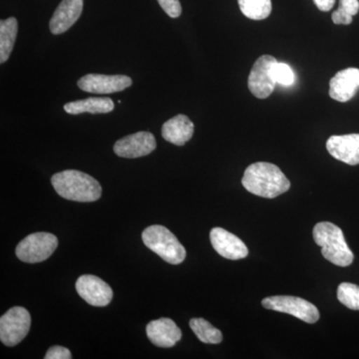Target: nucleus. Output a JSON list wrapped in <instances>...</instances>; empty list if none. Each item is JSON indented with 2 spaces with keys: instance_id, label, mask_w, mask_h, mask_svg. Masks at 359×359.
I'll return each instance as SVG.
<instances>
[{
  "instance_id": "1",
  "label": "nucleus",
  "mask_w": 359,
  "mask_h": 359,
  "mask_svg": "<svg viewBox=\"0 0 359 359\" xmlns=\"http://www.w3.org/2000/svg\"><path fill=\"white\" fill-rule=\"evenodd\" d=\"M242 184L250 193L268 199L278 197L290 188V182L282 170L266 162L250 165L245 169Z\"/></svg>"
},
{
  "instance_id": "2",
  "label": "nucleus",
  "mask_w": 359,
  "mask_h": 359,
  "mask_svg": "<svg viewBox=\"0 0 359 359\" xmlns=\"http://www.w3.org/2000/svg\"><path fill=\"white\" fill-rule=\"evenodd\" d=\"M51 184L60 197L74 202H95L102 195L100 183L77 170H65L53 175Z\"/></svg>"
},
{
  "instance_id": "3",
  "label": "nucleus",
  "mask_w": 359,
  "mask_h": 359,
  "mask_svg": "<svg viewBox=\"0 0 359 359\" xmlns=\"http://www.w3.org/2000/svg\"><path fill=\"white\" fill-rule=\"evenodd\" d=\"M314 242L321 248V254L335 266H346L353 264V252L347 245L341 229L330 222H320L313 228Z\"/></svg>"
},
{
  "instance_id": "4",
  "label": "nucleus",
  "mask_w": 359,
  "mask_h": 359,
  "mask_svg": "<svg viewBox=\"0 0 359 359\" xmlns=\"http://www.w3.org/2000/svg\"><path fill=\"white\" fill-rule=\"evenodd\" d=\"M142 240L148 249L171 264H180L186 259V249L172 231L164 226L154 224L142 233Z\"/></svg>"
},
{
  "instance_id": "5",
  "label": "nucleus",
  "mask_w": 359,
  "mask_h": 359,
  "mask_svg": "<svg viewBox=\"0 0 359 359\" xmlns=\"http://www.w3.org/2000/svg\"><path fill=\"white\" fill-rule=\"evenodd\" d=\"M58 238L50 233H34L27 236L16 247V256L28 264L46 261L57 249Z\"/></svg>"
},
{
  "instance_id": "6",
  "label": "nucleus",
  "mask_w": 359,
  "mask_h": 359,
  "mask_svg": "<svg viewBox=\"0 0 359 359\" xmlns=\"http://www.w3.org/2000/svg\"><path fill=\"white\" fill-rule=\"evenodd\" d=\"M32 316L27 309L14 306L0 318V340L6 346H15L28 334Z\"/></svg>"
},
{
  "instance_id": "7",
  "label": "nucleus",
  "mask_w": 359,
  "mask_h": 359,
  "mask_svg": "<svg viewBox=\"0 0 359 359\" xmlns=\"http://www.w3.org/2000/svg\"><path fill=\"white\" fill-rule=\"evenodd\" d=\"M262 304L264 309L290 314L306 323H316L320 320L318 308L301 297L275 295L264 299Z\"/></svg>"
},
{
  "instance_id": "8",
  "label": "nucleus",
  "mask_w": 359,
  "mask_h": 359,
  "mask_svg": "<svg viewBox=\"0 0 359 359\" xmlns=\"http://www.w3.org/2000/svg\"><path fill=\"white\" fill-rule=\"evenodd\" d=\"M278 62L271 55L257 58L250 70L248 86L252 95L259 99H266L275 90L276 82L273 77V66Z\"/></svg>"
},
{
  "instance_id": "9",
  "label": "nucleus",
  "mask_w": 359,
  "mask_h": 359,
  "mask_svg": "<svg viewBox=\"0 0 359 359\" xmlns=\"http://www.w3.org/2000/svg\"><path fill=\"white\" fill-rule=\"evenodd\" d=\"M78 294L90 306H108L113 299V290L107 283L92 275H83L78 278L75 283Z\"/></svg>"
},
{
  "instance_id": "10",
  "label": "nucleus",
  "mask_w": 359,
  "mask_h": 359,
  "mask_svg": "<svg viewBox=\"0 0 359 359\" xmlns=\"http://www.w3.org/2000/svg\"><path fill=\"white\" fill-rule=\"evenodd\" d=\"M133 81L126 75L87 74L78 80L80 89L88 93L112 94L131 86Z\"/></svg>"
},
{
  "instance_id": "11",
  "label": "nucleus",
  "mask_w": 359,
  "mask_h": 359,
  "mask_svg": "<svg viewBox=\"0 0 359 359\" xmlns=\"http://www.w3.org/2000/svg\"><path fill=\"white\" fill-rule=\"evenodd\" d=\"M157 147L155 136L150 132L142 131L129 135L116 142L115 154L122 158L135 159L151 154Z\"/></svg>"
},
{
  "instance_id": "12",
  "label": "nucleus",
  "mask_w": 359,
  "mask_h": 359,
  "mask_svg": "<svg viewBox=\"0 0 359 359\" xmlns=\"http://www.w3.org/2000/svg\"><path fill=\"white\" fill-rule=\"evenodd\" d=\"M210 238L212 248L224 259L237 261L245 259L249 255V250L245 243L237 236L224 229H212L210 233Z\"/></svg>"
},
{
  "instance_id": "13",
  "label": "nucleus",
  "mask_w": 359,
  "mask_h": 359,
  "mask_svg": "<svg viewBox=\"0 0 359 359\" xmlns=\"http://www.w3.org/2000/svg\"><path fill=\"white\" fill-rule=\"evenodd\" d=\"M328 153L346 164L359 165V134L332 136L327 142Z\"/></svg>"
},
{
  "instance_id": "14",
  "label": "nucleus",
  "mask_w": 359,
  "mask_h": 359,
  "mask_svg": "<svg viewBox=\"0 0 359 359\" xmlns=\"http://www.w3.org/2000/svg\"><path fill=\"white\" fill-rule=\"evenodd\" d=\"M83 4L84 0H62L49 23L52 34H62L70 29L81 16Z\"/></svg>"
},
{
  "instance_id": "15",
  "label": "nucleus",
  "mask_w": 359,
  "mask_h": 359,
  "mask_svg": "<svg viewBox=\"0 0 359 359\" xmlns=\"http://www.w3.org/2000/svg\"><path fill=\"white\" fill-rule=\"evenodd\" d=\"M146 334L153 344L164 348L173 347L182 339L181 330L168 318L150 321L146 327Z\"/></svg>"
},
{
  "instance_id": "16",
  "label": "nucleus",
  "mask_w": 359,
  "mask_h": 359,
  "mask_svg": "<svg viewBox=\"0 0 359 359\" xmlns=\"http://www.w3.org/2000/svg\"><path fill=\"white\" fill-rule=\"evenodd\" d=\"M359 89L358 68L339 71L330 82V96L339 102L351 100Z\"/></svg>"
},
{
  "instance_id": "17",
  "label": "nucleus",
  "mask_w": 359,
  "mask_h": 359,
  "mask_svg": "<svg viewBox=\"0 0 359 359\" xmlns=\"http://www.w3.org/2000/svg\"><path fill=\"white\" fill-rule=\"evenodd\" d=\"M195 126L188 116L179 114L168 120L162 127L165 140L176 146H184L192 139Z\"/></svg>"
},
{
  "instance_id": "18",
  "label": "nucleus",
  "mask_w": 359,
  "mask_h": 359,
  "mask_svg": "<svg viewBox=\"0 0 359 359\" xmlns=\"http://www.w3.org/2000/svg\"><path fill=\"white\" fill-rule=\"evenodd\" d=\"M114 108L115 104L112 99L107 97H91L85 100L74 101L65 105V112L71 115H79L86 112L91 114L110 113Z\"/></svg>"
},
{
  "instance_id": "19",
  "label": "nucleus",
  "mask_w": 359,
  "mask_h": 359,
  "mask_svg": "<svg viewBox=\"0 0 359 359\" xmlns=\"http://www.w3.org/2000/svg\"><path fill=\"white\" fill-rule=\"evenodd\" d=\"M18 32V22L15 18L0 21V62L8 60L13 50Z\"/></svg>"
},
{
  "instance_id": "20",
  "label": "nucleus",
  "mask_w": 359,
  "mask_h": 359,
  "mask_svg": "<svg viewBox=\"0 0 359 359\" xmlns=\"http://www.w3.org/2000/svg\"><path fill=\"white\" fill-rule=\"evenodd\" d=\"M190 327L198 339L204 344H219L223 340L221 330L212 327L209 321L204 318H192L190 320Z\"/></svg>"
},
{
  "instance_id": "21",
  "label": "nucleus",
  "mask_w": 359,
  "mask_h": 359,
  "mask_svg": "<svg viewBox=\"0 0 359 359\" xmlns=\"http://www.w3.org/2000/svg\"><path fill=\"white\" fill-rule=\"evenodd\" d=\"M241 11L252 20H264L271 13V0H238Z\"/></svg>"
},
{
  "instance_id": "22",
  "label": "nucleus",
  "mask_w": 359,
  "mask_h": 359,
  "mask_svg": "<svg viewBox=\"0 0 359 359\" xmlns=\"http://www.w3.org/2000/svg\"><path fill=\"white\" fill-rule=\"evenodd\" d=\"M337 299L344 306L353 311H359V285L342 283L337 289Z\"/></svg>"
},
{
  "instance_id": "23",
  "label": "nucleus",
  "mask_w": 359,
  "mask_h": 359,
  "mask_svg": "<svg viewBox=\"0 0 359 359\" xmlns=\"http://www.w3.org/2000/svg\"><path fill=\"white\" fill-rule=\"evenodd\" d=\"M273 79L276 83L290 86L294 82V73L289 65L283 62H276L271 69Z\"/></svg>"
},
{
  "instance_id": "24",
  "label": "nucleus",
  "mask_w": 359,
  "mask_h": 359,
  "mask_svg": "<svg viewBox=\"0 0 359 359\" xmlns=\"http://www.w3.org/2000/svg\"><path fill=\"white\" fill-rule=\"evenodd\" d=\"M160 6L172 18H178L182 14L180 0H158Z\"/></svg>"
},
{
  "instance_id": "25",
  "label": "nucleus",
  "mask_w": 359,
  "mask_h": 359,
  "mask_svg": "<svg viewBox=\"0 0 359 359\" xmlns=\"http://www.w3.org/2000/svg\"><path fill=\"white\" fill-rule=\"evenodd\" d=\"M45 359H71L72 355L69 349L63 346H52L47 351L46 355L44 356Z\"/></svg>"
},
{
  "instance_id": "26",
  "label": "nucleus",
  "mask_w": 359,
  "mask_h": 359,
  "mask_svg": "<svg viewBox=\"0 0 359 359\" xmlns=\"http://www.w3.org/2000/svg\"><path fill=\"white\" fill-rule=\"evenodd\" d=\"M353 18L351 14L342 11L341 8H337V11L332 13V18L334 25H348L353 22Z\"/></svg>"
},
{
  "instance_id": "27",
  "label": "nucleus",
  "mask_w": 359,
  "mask_h": 359,
  "mask_svg": "<svg viewBox=\"0 0 359 359\" xmlns=\"http://www.w3.org/2000/svg\"><path fill=\"white\" fill-rule=\"evenodd\" d=\"M339 8L351 16L356 15L359 11V0H340Z\"/></svg>"
},
{
  "instance_id": "28",
  "label": "nucleus",
  "mask_w": 359,
  "mask_h": 359,
  "mask_svg": "<svg viewBox=\"0 0 359 359\" xmlns=\"http://www.w3.org/2000/svg\"><path fill=\"white\" fill-rule=\"evenodd\" d=\"M313 2L320 11H332L335 4V0H313Z\"/></svg>"
}]
</instances>
